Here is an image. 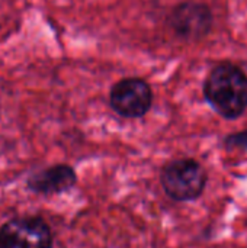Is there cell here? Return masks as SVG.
<instances>
[{
	"label": "cell",
	"mask_w": 247,
	"mask_h": 248,
	"mask_svg": "<svg viewBox=\"0 0 247 248\" xmlns=\"http://www.w3.org/2000/svg\"><path fill=\"white\" fill-rule=\"evenodd\" d=\"M204 94L218 115L236 119L247 109V74L231 62L218 64L205 78Z\"/></svg>",
	"instance_id": "cell-1"
},
{
	"label": "cell",
	"mask_w": 247,
	"mask_h": 248,
	"mask_svg": "<svg viewBox=\"0 0 247 248\" xmlns=\"http://www.w3.org/2000/svg\"><path fill=\"white\" fill-rule=\"evenodd\" d=\"M208 174L194 158H178L167 163L160 173L165 193L175 202L197 201L205 190Z\"/></svg>",
	"instance_id": "cell-2"
},
{
	"label": "cell",
	"mask_w": 247,
	"mask_h": 248,
	"mask_svg": "<svg viewBox=\"0 0 247 248\" xmlns=\"http://www.w3.org/2000/svg\"><path fill=\"white\" fill-rule=\"evenodd\" d=\"M54 235L39 217L12 218L0 227V248H52Z\"/></svg>",
	"instance_id": "cell-3"
},
{
	"label": "cell",
	"mask_w": 247,
	"mask_h": 248,
	"mask_svg": "<svg viewBox=\"0 0 247 248\" xmlns=\"http://www.w3.org/2000/svg\"><path fill=\"white\" fill-rule=\"evenodd\" d=\"M109 103L118 115L137 119L150 110L153 105V92L148 83L143 78H122L111 89Z\"/></svg>",
	"instance_id": "cell-4"
},
{
	"label": "cell",
	"mask_w": 247,
	"mask_h": 248,
	"mask_svg": "<svg viewBox=\"0 0 247 248\" xmlns=\"http://www.w3.org/2000/svg\"><path fill=\"white\" fill-rule=\"evenodd\" d=\"M173 31L185 39H199L213 26V13L208 6L195 1L181 3L169 17Z\"/></svg>",
	"instance_id": "cell-5"
},
{
	"label": "cell",
	"mask_w": 247,
	"mask_h": 248,
	"mask_svg": "<svg viewBox=\"0 0 247 248\" xmlns=\"http://www.w3.org/2000/svg\"><path fill=\"white\" fill-rule=\"evenodd\" d=\"M77 183V174L68 164H55L31 174L26 187L32 193L42 196L61 195L73 189Z\"/></svg>",
	"instance_id": "cell-6"
},
{
	"label": "cell",
	"mask_w": 247,
	"mask_h": 248,
	"mask_svg": "<svg viewBox=\"0 0 247 248\" xmlns=\"http://www.w3.org/2000/svg\"><path fill=\"white\" fill-rule=\"evenodd\" d=\"M224 144L227 148H240V150H246L247 151V129L237 132V134H231L224 140Z\"/></svg>",
	"instance_id": "cell-7"
}]
</instances>
